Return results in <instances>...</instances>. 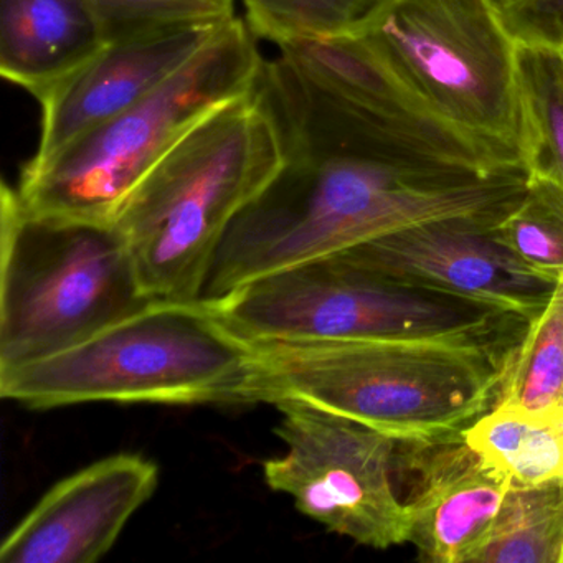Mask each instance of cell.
I'll use <instances>...</instances> for the list:
<instances>
[{
  "label": "cell",
  "mask_w": 563,
  "mask_h": 563,
  "mask_svg": "<svg viewBox=\"0 0 563 563\" xmlns=\"http://www.w3.org/2000/svg\"><path fill=\"white\" fill-rule=\"evenodd\" d=\"M523 334L252 342L256 404L302 401L397 441L453 437L497 404Z\"/></svg>",
  "instance_id": "cell-1"
},
{
  "label": "cell",
  "mask_w": 563,
  "mask_h": 563,
  "mask_svg": "<svg viewBox=\"0 0 563 563\" xmlns=\"http://www.w3.org/2000/svg\"><path fill=\"white\" fill-rule=\"evenodd\" d=\"M285 164L282 128L258 80L200 121L137 184L114 227L151 299L202 298L217 250Z\"/></svg>",
  "instance_id": "cell-2"
},
{
  "label": "cell",
  "mask_w": 563,
  "mask_h": 563,
  "mask_svg": "<svg viewBox=\"0 0 563 563\" xmlns=\"http://www.w3.org/2000/svg\"><path fill=\"white\" fill-rule=\"evenodd\" d=\"M252 342L206 299H154L80 344L0 371V395L31 408L87 401L255 405Z\"/></svg>",
  "instance_id": "cell-3"
},
{
  "label": "cell",
  "mask_w": 563,
  "mask_h": 563,
  "mask_svg": "<svg viewBox=\"0 0 563 563\" xmlns=\"http://www.w3.org/2000/svg\"><path fill=\"white\" fill-rule=\"evenodd\" d=\"M236 18L159 90L41 166L25 164L19 203L47 219L114 225L128 197L200 121L255 87L265 58Z\"/></svg>",
  "instance_id": "cell-4"
},
{
  "label": "cell",
  "mask_w": 563,
  "mask_h": 563,
  "mask_svg": "<svg viewBox=\"0 0 563 563\" xmlns=\"http://www.w3.org/2000/svg\"><path fill=\"white\" fill-rule=\"evenodd\" d=\"M114 225L47 219L0 194V371L80 344L150 305Z\"/></svg>",
  "instance_id": "cell-5"
},
{
  "label": "cell",
  "mask_w": 563,
  "mask_h": 563,
  "mask_svg": "<svg viewBox=\"0 0 563 563\" xmlns=\"http://www.w3.org/2000/svg\"><path fill=\"white\" fill-rule=\"evenodd\" d=\"M250 342L364 341L526 332L520 316L401 285L339 256L260 276L210 301Z\"/></svg>",
  "instance_id": "cell-6"
},
{
  "label": "cell",
  "mask_w": 563,
  "mask_h": 563,
  "mask_svg": "<svg viewBox=\"0 0 563 563\" xmlns=\"http://www.w3.org/2000/svg\"><path fill=\"white\" fill-rule=\"evenodd\" d=\"M361 32L467 133L526 166L520 45L494 0H382Z\"/></svg>",
  "instance_id": "cell-7"
},
{
  "label": "cell",
  "mask_w": 563,
  "mask_h": 563,
  "mask_svg": "<svg viewBox=\"0 0 563 563\" xmlns=\"http://www.w3.org/2000/svg\"><path fill=\"white\" fill-rule=\"evenodd\" d=\"M278 57L352 133L411 163L476 173L526 169L448 117L364 32L279 45Z\"/></svg>",
  "instance_id": "cell-8"
},
{
  "label": "cell",
  "mask_w": 563,
  "mask_h": 563,
  "mask_svg": "<svg viewBox=\"0 0 563 563\" xmlns=\"http://www.w3.org/2000/svg\"><path fill=\"white\" fill-rule=\"evenodd\" d=\"M285 453L263 463L266 484L299 512L361 545L385 550L408 540L395 481L397 440L358 421L296 400L273 404Z\"/></svg>",
  "instance_id": "cell-9"
},
{
  "label": "cell",
  "mask_w": 563,
  "mask_h": 563,
  "mask_svg": "<svg viewBox=\"0 0 563 563\" xmlns=\"http://www.w3.org/2000/svg\"><path fill=\"white\" fill-rule=\"evenodd\" d=\"M339 258L401 285L441 292L533 321L555 279L527 265L493 236L461 223L418 227L362 243Z\"/></svg>",
  "instance_id": "cell-10"
},
{
  "label": "cell",
  "mask_w": 563,
  "mask_h": 563,
  "mask_svg": "<svg viewBox=\"0 0 563 563\" xmlns=\"http://www.w3.org/2000/svg\"><path fill=\"white\" fill-rule=\"evenodd\" d=\"M159 486V467L140 454L97 461L55 484L5 537L4 563H93Z\"/></svg>",
  "instance_id": "cell-11"
},
{
  "label": "cell",
  "mask_w": 563,
  "mask_h": 563,
  "mask_svg": "<svg viewBox=\"0 0 563 563\" xmlns=\"http://www.w3.org/2000/svg\"><path fill=\"white\" fill-rule=\"evenodd\" d=\"M395 477L405 484L407 543L430 563H470L510 489L463 433L398 441Z\"/></svg>",
  "instance_id": "cell-12"
},
{
  "label": "cell",
  "mask_w": 563,
  "mask_h": 563,
  "mask_svg": "<svg viewBox=\"0 0 563 563\" xmlns=\"http://www.w3.org/2000/svg\"><path fill=\"white\" fill-rule=\"evenodd\" d=\"M230 22L177 29L107 45L38 101L41 140L29 166L47 163L85 134L146 100Z\"/></svg>",
  "instance_id": "cell-13"
},
{
  "label": "cell",
  "mask_w": 563,
  "mask_h": 563,
  "mask_svg": "<svg viewBox=\"0 0 563 563\" xmlns=\"http://www.w3.org/2000/svg\"><path fill=\"white\" fill-rule=\"evenodd\" d=\"M107 45L88 0H0V74L37 101Z\"/></svg>",
  "instance_id": "cell-14"
},
{
  "label": "cell",
  "mask_w": 563,
  "mask_h": 563,
  "mask_svg": "<svg viewBox=\"0 0 563 563\" xmlns=\"http://www.w3.org/2000/svg\"><path fill=\"white\" fill-rule=\"evenodd\" d=\"M463 434L507 486H563V404L494 405Z\"/></svg>",
  "instance_id": "cell-15"
},
{
  "label": "cell",
  "mask_w": 563,
  "mask_h": 563,
  "mask_svg": "<svg viewBox=\"0 0 563 563\" xmlns=\"http://www.w3.org/2000/svg\"><path fill=\"white\" fill-rule=\"evenodd\" d=\"M471 563H563V486L510 487Z\"/></svg>",
  "instance_id": "cell-16"
},
{
  "label": "cell",
  "mask_w": 563,
  "mask_h": 563,
  "mask_svg": "<svg viewBox=\"0 0 563 563\" xmlns=\"http://www.w3.org/2000/svg\"><path fill=\"white\" fill-rule=\"evenodd\" d=\"M555 404H563V275L514 351L496 405L537 410Z\"/></svg>",
  "instance_id": "cell-17"
},
{
  "label": "cell",
  "mask_w": 563,
  "mask_h": 563,
  "mask_svg": "<svg viewBox=\"0 0 563 563\" xmlns=\"http://www.w3.org/2000/svg\"><path fill=\"white\" fill-rule=\"evenodd\" d=\"M526 101L527 170L552 177L563 189V60L560 52L520 47Z\"/></svg>",
  "instance_id": "cell-18"
},
{
  "label": "cell",
  "mask_w": 563,
  "mask_h": 563,
  "mask_svg": "<svg viewBox=\"0 0 563 563\" xmlns=\"http://www.w3.org/2000/svg\"><path fill=\"white\" fill-rule=\"evenodd\" d=\"M245 21L258 38L285 45L355 34L382 0H242Z\"/></svg>",
  "instance_id": "cell-19"
},
{
  "label": "cell",
  "mask_w": 563,
  "mask_h": 563,
  "mask_svg": "<svg viewBox=\"0 0 563 563\" xmlns=\"http://www.w3.org/2000/svg\"><path fill=\"white\" fill-rule=\"evenodd\" d=\"M497 242L537 272L559 282L563 275V189L542 173L529 170L519 206L493 230Z\"/></svg>",
  "instance_id": "cell-20"
},
{
  "label": "cell",
  "mask_w": 563,
  "mask_h": 563,
  "mask_svg": "<svg viewBox=\"0 0 563 563\" xmlns=\"http://www.w3.org/2000/svg\"><path fill=\"white\" fill-rule=\"evenodd\" d=\"M108 42L131 41L197 25L227 24L239 18L235 0H88Z\"/></svg>",
  "instance_id": "cell-21"
},
{
  "label": "cell",
  "mask_w": 563,
  "mask_h": 563,
  "mask_svg": "<svg viewBox=\"0 0 563 563\" xmlns=\"http://www.w3.org/2000/svg\"><path fill=\"white\" fill-rule=\"evenodd\" d=\"M520 47L563 51V0H494Z\"/></svg>",
  "instance_id": "cell-22"
},
{
  "label": "cell",
  "mask_w": 563,
  "mask_h": 563,
  "mask_svg": "<svg viewBox=\"0 0 563 563\" xmlns=\"http://www.w3.org/2000/svg\"><path fill=\"white\" fill-rule=\"evenodd\" d=\"M560 57H562V60H563V51L560 52Z\"/></svg>",
  "instance_id": "cell-23"
}]
</instances>
